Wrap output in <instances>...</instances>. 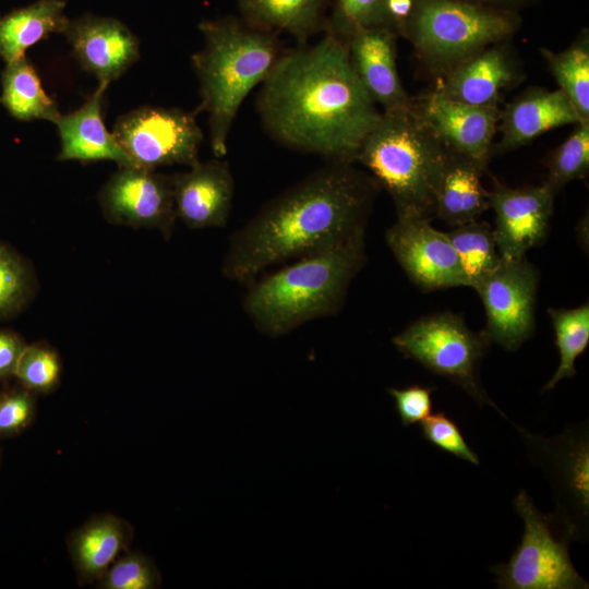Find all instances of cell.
<instances>
[{
	"mask_svg": "<svg viewBox=\"0 0 589 589\" xmlns=\"http://www.w3.org/2000/svg\"><path fill=\"white\" fill-rule=\"evenodd\" d=\"M256 109L280 144L346 163H356L382 115L352 68L346 41L328 32L312 46L280 55Z\"/></svg>",
	"mask_w": 589,
	"mask_h": 589,
	"instance_id": "6da1fadb",
	"label": "cell"
},
{
	"mask_svg": "<svg viewBox=\"0 0 589 589\" xmlns=\"http://www.w3.org/2000/svg\"><path fill=\"white\" fill-rule=\"evenodd\" d=\"M378 188L353 163L329 161L268 201L231 236L224 277L250 285L273 265L364 230Z\"/></svg>",
	"mask_w": 589,
	"mask_h": 589,
	"instance_id": "7a4b0ae2",
	"label": "cell"
},
{
	"mask_svg": "<svg viewBox=\"0 0 589 589\" xmlns=\"http://www.w3.org/2000/svg\"><path fill=\"white\" fill-rule=\"evenodd\" d=\"M364 230L359 231L251 283L242 309L255 328L275 338L336 314L364 265Z\"/></svg>",
	"mask_w": 589,
	"mask_h": 589,
	"instance_id": "3957f363",
	"label": "cell"
},
{
	"mask_svg": "<svg viewBox=\"0 0 589 589\" xmlns=\"http://www.w3.org/2000/svg\"><path fill=\"white\" fill-rule=\"evenodd\" d=\"M199 29L204 45L191 57L200 84L196 111L208 115L211 147L221 158L240 106L273 70L280 44L277 33L255 28L241 17L204 20Z\"/></svg>",
	"mask_w": 589,
	"mask_h": 589,
	"instance_id": "277c9868",
	"label": "cell"
},
{
	"mask_svg": "<svg viewBox=\"0 0 589 589\" xmlns=\"http://www.w3.org/2000/svg\"><path fill=\"white\" fill-rule=\"evenodd\" d=\"M446 149L419 112H382L364 139L356 161L390 196L397 217H435Z\"/></svg>",
	"mask_w": 589,
	"mask_h": 589,
	"instance_id": "5b68a950",
	"label": "cell"
},
{
	"mask_svg": "<svg viewBox=\"0 0 589 589\" xmlns=\"http://www.w3.org/2000/svg\"><path fill=\"white\" fill-rule=\"evenodd\" d=\"M519 12L467 0H414L402 38L437 79L484 48L509 40L520 28Z\"/></svg>",
	"mask_w": 589,
	"mask_h": 589,
	"instance_id": "8992f818",
	"label": "cell"
},
{
	"mask_svg": "<svg viewBox=\"0 0 589 589\" xmlns=\"http://www.w3.org/2000/svg\"><path fill=\"white\" fill-rule=\"evenodd\" d=\"M405 358L460 386L479 406L490 405L504 416L481 384L479 368L491 344L484 330L472 332L452 312L425 315L392 339Z\"/></svg>",
	"mask_w": 589,
	"mask_h": 589,
	"instance_id": "52a82bcc",
	"label": "cell"
},
{
	"mask_svg": "<svg viewBox=\"0 0 589 589\" xmlns=\"http://www.w3.org/2000/svg\"><path fill=\"white\" fill-rule=\"evenodd\" d=\"M524 520L520 544L507 563L490 568L502 589H584L588 582L576 572L568 553V539H558L551 518L540 513L525 491L514 500Z\"/></svg>",
	"mask_w": 589,
	"mask_h": 589,
	"instance_id": "ba28073f",
	"label": "cell"
},
{
	"mask_svg": "<svg viewBox=\"0 0 589 589\" xmlns=\"http://www.w3.org/2000/svg\"><path fill=\"white\" fill-rule=\"evenodd\" d=\"M195 110L141 106L119 116L112 134L134 166L158 167L199 161L204 134Z\"/></svg>",
	"mask_w": 589,
	"mask_h": 589,
	"instance_id": "9c48e42d",
	"label": "cell"
},
{
	"mask_svg": "<svg viewBox=\"0 0 589 589\" xmlns=\"http://www.w3.org/2000/svg\"><path fill=\"white\" fill-rule=\"evenodd\" d=\"M539 275L526 257L501 259L491 273L472 287L481 298L484 332L491 341L508 351L517 350L534 332V306Z\"/></svg>",
	"mask_w": 589,
	"mask_h": 589,
	"instance_id": "30bf717a",
	"label": "cell"
},
{
	"mask_svg": "<svg viewBox=\"0 0 589 589\" xmlns=\"http://www.w3.org/2000/svg\"><path fill=\"white\" fill-rule=\"evenodd\" d=\"M111 224L146 228L170 237L177 218L171 176L137 166H118L98 194Z\"/></svg>",
	"mask_w": 589,
	"mask_h": 589,
	"instance_id": "8fae6325",
	"label": "cell"
},
{
	"mask_svg": "<svg viewBox=\"0 0 589 589\" xmlns=\"http://www.w3.org/2000/svg\"><path fill=\"white\" fill-rule=\"evenodd\" d=\"M385 240L409 279L424 291L468 287L459 259L445 232L426 218H399Z\"/></svg>",
	"mask_w": 589,
	"mask_h": 589,
	"instance_id": "7c38bea8",
	"label": "cell"
},
{
	"mask_svg": "<svg viewBox=\"0 0 589 589\" xmlns=\"http://www.w3.org/2000/svg\"><path fill=\"white\" fill-rule=\"evenodd\" d=\"M555 194L543 183L521 188L496 187L490 191L495 213L493 229L501 259L516 260L539 245L549 230Z\"/></svg>",
	"mask_w": 589,
	"mask_h": 589,
	"instance_id": "4fadbf2b",
	"label": "cell"
},
{
	"mask_svg": "<svg viewBox=\"0 0 589 589\" xmlns=\"http://www.w3.org/2000/svg\"><path fill=\"white\" fill-rule=\"evenodd\" d=\"M75 60L86 72L108 87L140 59V39L120 20L85 13L63 33Z\"/></svg>",
	"mask_w": 589,
	"mask_h": 589,
	"instance_id": "5bb4252c",
	"label": "cell"
},
{
	"mask_svg": "<svg viewBox=\"0 0 589 589\" xmlns=\"http://www.w3.org/2000/svg\"><path fill=\"white\" fill-rule=\"evenodd\" d=\"M413 101L446 149L486 169L497 131L498 105L474 106L454 101L433 91Z\"/></svg>",
	"mask_w": 589,
	"mask_h": 589,
	"instance_id": "9a60e30c",
	"label": "cell"
},
{
	"mask_svg": "<svg viewBox=\"0 0 589 589\" xmlns=\"http://www.w3.org/2000/svg\"><path fill=\"white\" fill-rule=\"evenodd\" d=\"M525 77L516 49L506 41L491 45L438 79L433 92L446 99L474 106L498 105L504 92Z\"/></svg>",
	"mask_w": 589,
	"mask_h": 589,
	"instance_id": "2e32d148",
	"label": "cell"
},
{
	"mask_svg": "<svg viewBox=\"0 0 589 589\" xmlns=\"http://www.w3.org/2000/svg\"><path fill=\"white\" fill-rule=\"evenodd\" d=\"M177 218L191 229L227 225L235 196V179L227 160L197 161L171 176Z\"/></svg>",
	"mask_w": 589,
	"mask_h": 589,
	"instance_id": "e0dca14e",
	"label": "cell"
},
{
	"mask_svg": "<svg viewBox=\"0 0 589 589\" xmlns=\"http://www.w3.org/2000/svg\"><path fill=\"white\" fill-rule=\"evenodd\" d=\"M397 38L387 27L371 26L345 39L359 81L382 112L406 110L413 105L397 70Z\"/></svg>",
	"mask_w": 589,
	"mask_h": 589,
	"instance_id": "ac0fdd59",
	"label": "cell"
},
{
	"mask_svg": "<svg viewBox=\"0 0 589 589\" xmlns=\"http://www.w3.org/2000/svg\"><path fill=\"white\" fill-rule=\"evenodd\" d=\"M578 122L580 118L561 89L530 86L500 110L501 139L492 154L517 149L548 131Z\"/></svg>",
	"mask_w": 589,
	"mask_h": 589,
	"instance_id": "d6986e66",
	"label": "cell"
},
{
	"mask_svg": "<svg viewBox=\"0 0 589 589\" xmlns=\"http://www.w3.org/2000/svg\"><path fill=\"white\" fill-rule=\"evenodd\" d=\"M107 87L98 85L93 95L75 111L60 115L52 123L60 136V161L82 163L111 160L118 166H134L103 118Z\"/></svg>",
	"mask_w": 589,
	"mask_h": 589,
	"instance_id": "ffe728a7",
	"label": "cell"
},
{
	"mask_svg": "<svg viewBox=\"0 0 589 589\" xmlns=\"http://www.w3.org/2000/svg\"><path fill=\"white\" fill-rule=\"evenodd\" d=\"M132 538L130 524L112 514L95 516L75 529L68 538V549L80 582H97Z\"/></svg>",
	"mask_w": 589,
	"mask_h": 589,
	"instance_id": "44dd1931",
	"label": "cell"
},
{
	"mask_svg": "<svg viewBox=\"0 0 589 589\" xmlns=\"http://www.w3.org/2000/svg\"><path fill=\"white\" fill-rule=\"evenodd\" d=\"M485 171L474 161L446 149L435 217L456 227L477 220L489 209L490 191L481 180Z\"/></svg>",
	"mask_w": 589,
	"mask_h": 589,
	"instance_id": "7402d4cb",
	"label": "cell"
},
{
	"mask_svg": "<svg viewBox=\"0 0 589 589\" xmlns=\"http://www.w3.org/2000/svg\"><path fill=\"white\" fill-rule=\"evenodd\" d=\"M241 19L273 33L286 32L299 44L324 32L332 0H237Z\"/></svg>",
	"mask_w": 589,
	"mask_h": 589,
	"instance_id": "603a6c76",
	"label": "cell"
},
{
	"mask_svg": "<svg viewBox=\"0 0 589 589\" xmlns=\"http://www.w3.org/2000/svg\"><path fill=\"white\" fill-rule=\"evenodd\" d=\"M538 452L545 454L546 469L555 479L560 496L576 509L580 519L588 517L589 452L587 435L566 431L555 440L530 437Z\"/></svg>",
	"mask_w": 589,
	"mask_h": 589,
	"instance_id": "cb8c5ba5",
	"label": "cell"
},
{
	"mask_svg": "<svg viewBox=\"0 0 589 589\" xmlns=\"http://www.w3.org/2000/svg\"><path fill=\"white\" fill-rule=\"evenodd\" d=\"M64 0H36L0 15V58L4 63L26 56V50L52 34H63L70 23Z\"/></svg>",
	"mask_w": 589,
	"mask_h": 589,
	"instance_id": "d4e9b609",
	"label": "cell"
},
{
	"mask_svg": "<svg viewBox=\"0 0 589 589\" xmlns=\"http://www.w3.org/2000/svg\"><path fill=\"white\" fill-rule=\"evenodd\" d=\"M0 104L19 121L47 120L52 123L61 115L26 56L5 63L1 72Z\"/></svg>",
	"mask_w": 589,
	"mask_h": 589,
	"instance_id": "484cf974",
	"label": "cell"
},
{
	"mask_svg": "<svg viewBox=\"0 0 589 589\" xmlns=\"http://www.w3.org/2000/svg\"><path fill=\"white\" fill-rule=\"evenodd\" d=\"M540 53L581 121H589V32L581 29L573 43L558 52L541 47Z\"/></svg>",
	"mask_w": 589,
	"mask_h": 589,
	"instance_id": "4316f807",
	"label": "cell"
},
{
	"mask_svg": "<svg viewBox=\"0 0 589 589\" xmlns=\"http://www.w3.org/2000/svg\"><path fill=\"white\" fill-rule=\"evenodd\" d=\"M459 259L468 280L473 287L501 262L493 229L485 221L473 220L445 232Z\"/></svg>",
	"mask_w": 589,
	"mask_h": 589,
	"instance_id": "83f0119b",
	"label": "cell"
},
{
	"mask_svg": "<svg viewBox=\"0 0 589 589\" xmlns=\"http://www.w3.org/2000/svg\"><path fill=\"white\" fill-rule=\"evenodd\" d=\"M554 328L560 363L552 378L543 387L553 388L561 380L572 378L576 373L575 361L589 342V304L574 309H548Z\"/></svg>",
	"mask_w": 589,
	"mask_h": 589,
	"instance_id": "f1b7e54d",
	"label": "cell"
},
{
	"mask_svg": "<svg viewBox=\"0 0 589 589\" xmlns=\"http://www.w3.org/2000/svg\"><path fill=\"white\" fill-rule=\"evenodd\" d=\"M588 173L589 121H581L552 152L544 184L556 195L567 183L585 179Z\"/></svg>",
	"mask_w": 589,
	"mask_h": 589,
	"instance_id": "f546056e",
	"label": "cell"
},
{
	"mask_svg": "<svg viewBox=\"0 0 589 589\" xmlns=\"http://www.w3.org/2000/svg\"><path fill=\"white\" fill-rule=\"evenodd\" d=\"M14 375L26 389L49 393L57 387L61 377L60 357L48 345L25 346L16 363Z\"/></svg>",
	"mask_w": 589,
	"mask_h": 589,
	"instance_id": "4dcf8cb0",
	"label": "cell"
},
{
	"mask_svg": "<svg viewBox=\"0 0 589 589\" xmlns=\"http://www.w3.org/2000/svg\"><path fill=\"white\" fill-rule=\"evenodd\" d=\"M161 582L154 561L141 552L122 553L97 581L100 589H154Z\"/></svg>",
	"mask_w": 589,
	"mask_h": 589,
	"instance_id": "1f68e13d",
	"label": "cell"
},
{
	"mask_svg": "<svg viewBox=\"0 0 589 589\" xmlns=\"http://www.w3.org/2000/svg\"><path fill=\"white\" fill-rule=\"evenodd\" d=\"M33 275L25 263L0 243V316L21 309L33 292Z\"/></svg>",
	"mask_w": 589,
	"mask_h": 589,
	"instance_id": "d6a6232c",
	"label": "cell"
},
{
	"mask_svg": "<svg viewBox=\"0 0 589 589\" xmlns=\"http://www.w3.org/2000/svg\"><path fill=\"white\" fill-rule=\"evenodd\" d=\"M383 0H332L324 32L344 40L354 31L381 26Z\"/></svg>",
	"mask_w": 589,
	"mask_h": 589,
	"instance_id": "836d02e7",
	"label": "cell"
},
{
	"mask_svg": "<svg viewBox=\"0 0 589 589\" xmlns=\"http://www.w3.org/2000/svg\"><path fill=\"white\" fill-rule=\"evenodd\" d=\"M422 434L437 448L473 465L480 464L477 454L465 441L458 425L444 412L426 417L422 421Z\"/></svg>",
	"mask_w": 589,
	"mask_h": 589,
	"instance_id": "e575fe53",
	"label": "cell"
},
{
	"mask_svg": "<svg viewBox=\"0 0 589 589\" xmlns=\"http://www.w3.org/2000/svg\"><path fill=\"white\" fill-rule=\"evenodd\" d=\"M35 413L31 390H13L0 396V435H11L26 428Z\"/></svg>",
	"mask_w": 589,
	"mask_h": 589,
	"instance_id": "d590c367",
	"label": "cell"
},
{
	"mask_svg": "<svg viewBox=\"0 0 589 589\" xmlns=\"http://www.w3.org/2000/svg\"><path fill=\"white\" fill-rule=\"evenodd\" d=\"M435 388L411 385L406 388H388L394 397L396 411L402 425L407 426L423 421L431 414V394Z\"/></svg>",
	"mask_w": 589,
	"mask_h": 589,
	"instance_id": "8d00e7d4",
	"label": "cell"
},
{
	"mask_svg": "<svg viewBox=\"0 0 589 589\" xmlns=\"http://www.w3.org/2000/svg\"><path fill=\"white\" fill-rule=\"evenodd\" d=\"M413 8L414 0H383L381 26L387 27L398 37H402Z\"/></svg>",
	"mask_w": 589,
	"mask_h": 589,
	"instance_id": "74e56055",
	"label": "cell"
},
{
	"mask_svg": "<svg viewBox=\"0 0 589 589\" xmlns=\"http://www.w3.org/2000/svg\"><path fill=\"white\" fill-rule=\"evenodd\" d=\"M25 346L16 335L0 332V378L14 374L16 363Z\"/></svg>",
	"mask_w": 589,
	"mask_h": 589,
	"instance_id": "f35d334b",
	"label": "cell"
},
{
	"mask_svg": "<svg viewBox=\"0 0 589 589\" xmlns=\"http://www.w3.org/2000/svg\"><path fill=\"white\" fill-rule=\"evenodd\" d=\"M467 1L485 5V7H490V8L519 12L520 10L534 4L539 0H467Z\"/></svg>",
	"mask_w": 589,
	"mask_h": 589,
	"instance_id": "ab89813d",
	"label": "cell"
}]
</instances>
